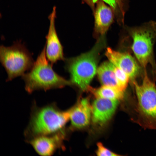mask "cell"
Here are the masks:
<instances>
[{"mask_svg":"<svg viewBox=\"0 0 156 156\" xmlns=\"http://www.w3.org/2000/svg\"><path fill=\"white\" fill-rule=\"evenodd\" d=\"M105 38H99L92 49L68 60L67 65L70 73L71 82L81 90H87L96 73L99 53L105 46Z\"/></svg>","mask_w":156,"mask_h":156,"instance_id":"cell-4","label":"cell"},{"mask_svg":"<svg viewBox=\"0 0 156 156\" xmlns=\"http://www.w3.org/2000/svg\"><path fill=\"white\" fill-rule=\"evenodd\" d=\"M53 66L46 56L45 45L31 68L21 76L28 93L31 94L37 90L46 91L71 84V82L54 71Z\"/></svg>","mask_w":156,"mask_h":156,"instance_id":"cell-3","label":"cell"},{"mask_svg":"<svg viewBox=\"0 0 156 156\" xmlns=\"http://www.w3.org/2000/svg\"><path fill=\"white\" fill-rule=\"evenodd\" d=\"M105 54L109 61L125 72L134 80L139 74L140 67L134 58L127 53L121 52L108 48Z\"/></svg>","mask_w":156,"mask_h":156,"instance_id":"cell-9","label":"cell"},{"mask_svg":"<svg viewBox=\"0 0 156 156\" xmlns=\"http://www.w3.org/2000/svg\"><path fill=\"white\" fill-rule=\"evenodd\" d=\"M87 90L90 92L96 98L119 101L124 97V92L107 86L103 85L96 89L89 86Z\"/></svg>","mask_w":156,"mask_h":156,"instance_id":"cell-15","label":"cell"},{"mask_svg":"<svg viewBox=\"0 0 156 156\" xmlns=\"http://www.w3.org/2000/svg\"><path fill=\"white\" fill-rule=\"evenodd\" d=\"M88 4L93 12L95 5L99 1L107 3L112 9L114 17L119 24H124L125 15L127 8V0H82Z\"/></svg>","mask_w":156,"mask_h":156,"instance_id":"cell-14","label":"cell"},{"mask_svg":"<svg viewBox=\"0 0 156 156\" xmlns=\"http://www.w3.org/2000/svg\"><path fill=\"white\" fill-rule=\"evenodd\" d=\"M96 154L98 156H117L114 153L104 147L102 143H99L97 145Z\"/></svg>","mask_w":156,"mask_h":156,"instance_id":"cell-17","label":"cell"},{"mask_svg":"<svg viewBox=\"0 0 156 156\" xmlns=\"http://www.w3.org/2000/svg\"><path fill=\"white\" fill-rule=\"evenodd\" d=\"M92 116V106L88 98L81 99L75 107L70 110V119L72 125L81 128L89 123Z\"/></svg>","mask_w":156,"mask_h":156,"instance_id":"cell-12","label":"cell"},{"mask_svg":"<svg viewBox=\"0 0 156 156\" xmlns=\"http://www.w3.org/2000/svg\"><path fill=\"white\" fill-rule=\"evenodd\" d=\"M114 66L110 61H106L102 64L97 71L99 79L103 86L111 87L124 92L116 77L114 71Z\"/></svg>","mask_w":156,"mask_h":156,"instance_id":"cell-13","label":"cell"},{"mask_svg":"<svg viewBox=\"0 0 156 156\" xmlns=\"http://www.w3.org/2000/svg\"><path fill=\"white\" fill-rule=\"evenodd\" d=\"M64 135L61 130L53 134L36 137L26 142L39 155L50 156L60 147Z\"/></svg>","mask_w":156,"mask_h":156,"instance_id":"cell-8","label":"cell"},{"mask_svg":"<svg viewBox=\"0 0 156 156\" xmlns=\"http://www.w3.org/2000/svg\"><path fill=\"white\" fill-rule=\"evenodd\" d=\"M56 16V8L54 6L49 16V25L47 34L46 36L45 53L47 58L53 65L58 61L64 58L63 47L56 32L55 20Z\"/></svg>","mask_w":156,"mask_h":156,"instance_id":"cell-7","label":"cell"},{"mask_svg":"<svg viewBox=\"0 0 156 156\" xmlns=\"http://www.w3.org/2000/svg\"><path fill=\"white\" fill-rule=\"evenodd\" d=\"M70 110L62 111L53 103L42 107L32 106L29 120L24 132L26 141L38 136L62 130L70 119Z\"/></svg>","mask_w":156,"mask_h":156,"instance_id":"cell-1","label":"cell"},{"mask_svg":"<svg viewBox=\"0 0 156 156\" xmlns=\"http://www.w3.org/2000/svg\"><path fill=\"white\" fill-rule=\"evenodd\" d=\"M0 61L8 75L7 81L22 76L32 67V54L21 41L17 40L9 47H0Z\"/></svg>","mask_w":156,"mask_h":156,"instance_id":"cell-5","label":"cell"},{"mask_svg":"<svg viewBox=\"0 0 156 156\" xmlns=\"http://www.w3.org/2000/svg\"><path fill=\"white\" fill-rule=\"evenodd\" d=\"M102 1H98L93 12L94 17V34L97 39L104 36L115 17L111 8Z\"/></svg>","mask_w":156,"mask_h":156,"instance_id":"cell-10","label":"cell"},{"mask_svg":"<svg viewBox=\"0 0 156 156\" xmlns=\"http://www.w3.org/2000/svg\"><path fill=\"white\" fill-rule=\"evenodd\" d=\"M133 82L137 101L129 111L131 120L144 128L156 130V87L145 70L141 85Z\"/></svg>","mask_w":156,"mask_h":156,"instance_id":"cell-2","label":"cell"},{"mask_svg":"<svg viewBox=\"0 0 156 156\" xmlns=\"http://www.w3.org/2000/svg\"><path fill=\"white\" fill-rule=\"evenodd\" d=\"M125 27L132 39V50L140 65L145 68L152 62L153 46L156 40V22L150 21L139 26Z\"/></svg>","mask_w":156,"mask_h":156,"instance_id":"cell-6","label":"cell"},{"mask_svg":"<svg viewBox=\"0 0 156 156\" xmlns=\"http://www.w3.org/2000/svg\"><path fill=\"white\" fill-rule=\"evenodd\" d=\"M114 71L121 88L125 91L130 79L129 76L124 71L115 65Z\"/></svg>","mask_w":156,"mask_h":156,"instance_id":"cell-16","label":"cell"},{"mask_svg":"<svg viewBox=\"0 0 156 156\" xmlns=\"http://www.w3.org/2000/svg\"><path fill=\"white\" fill-rule=\"evenodd\" d=\"M118 100L96 98L92 106V117L96 125H102L112 117L117 108Z\"/></svg>","mask_w":156,"mask_h":156,"instance_id":"cell-11","label":"cell"}]
</instances>
